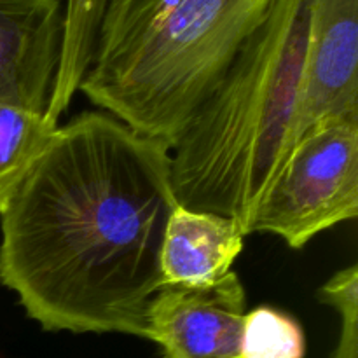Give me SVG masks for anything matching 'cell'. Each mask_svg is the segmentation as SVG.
Listing matches in <instances>:
<instances>
[{
	"label": "cell",
	"mask_w": 358,
	"mask_h": 358,
	"mask_svg": "<svg viewBox=\"0 0 358 358\" xmlns=\"http://www.w3.org/2000/svg\"><path fill=\"white\" fill-rule=\"evenodd\" d=\"M306 338L297 320L269 306L245 313L240 358H304Z\"/></svg>",
	"instance_id": "8fae6325"
},
{
	"label": "cell",
	"mask_w": 358,
	"mask_h": 358,
	"mask_svg": "<svg viewBox=\"0 0 358 358\" xmlns=\"http://www.w3.org/2000/svg\"><path fill=\"white\" fill-rule=\"evenodd\" d=\"M358 215V115L329 119L290 149L259 203L250 234L282 238L292 250Z\"/></svg>",
	"instance_id": "277c9868"
},
{
	"label": "cell",
	"mask_w": 358,
	"mask_h": 358,
	"mask_svg": "<svg viewBox=\"0 0 358 358\" xmlns=\"http://www.w3.org/2000/svg\"><path fill=\"white\" fill-rule=\"evenodd\" d=\"M311 0H273L171 147L178 205L231 217L250 236L296 142Z\"/></svg>",
	"instance_id": "7a4b0ae2"
},
{
	"label": "cell",
	"mask_w": 358,
	"mask_h": 358,
	"mask_svg": "<svg viewBox=\"0 0 358 358\" xmlns=\"http://www.w3.org/2000/svg\"><path fill=\"white\" fill-rule=\"evenodd\" d=\"M245 233L231 217L175 206L161 250L164 287H210L233 271Z\"/></svg>",
	"instance_id": "ba28073f"
},
{
	"label": "cell",
	"mask_w": 358,
	"mask_h": 358,
	"mask_svg": "<svg viewBox=\"0 0 358 358\" xmlns=\"http://www.w3.org/2000/svg\"><path fill=\"white\" fill-rule=\"evenodd\" d=\"M62 0H0V101L45 114L62 55Z\"/></svg>",
	"instance_id": "52a82bcc"
},
{
	"label": "cell",
	"mask_w": 358,
	"mask_h": 358,
	"mask_svg": "<svg viewBox=\"0 0 358 358\" xmlns=\"http://www.w3.org/2000/svg\"><path fill=\"white\" fill-rule=\"evenodd\" d=\"M107 0H66L63 6V38L58 72L45 121L58 126L59 117L70 107L93 62L98 31Z\"/></svg>",
	"instance_id": "9c48e42d"
},
{
	"label": "cell",
	"mask_w": 358,
	"mask_h": 358,
	"mask_svg": "<svg viewBox=\"0 0 358 358\" xmlns=\"http://www.w3.org/2000/svg\"><path fill=\"white\" fill-rule=\"evenodd\" d=\"M56 128L44 114L0 101V208Z\"/></svg>",
	"instance_id": "30bf717a"
},
{
	"label": "cell",
	"mask_w": 358,
	"mask_h": 358,
	"mask_svg": "<svg viewBox=\"0 0 358 358\" xmlns=\"http://www.w3.org/2000/svg\"><path fill=\"white\" fill-rule=\"evenodd\" d=\"M247 296L236 271L210 287H163L147 313V336L164 358H240Z\"/></svg>",
	"instance_id": "5b68a950"
},
{
	"label": "cell",
	"mask_w": 358,
	"mask_h": 358,
	"mask_svg": "<svg viewBox=\"0 0 358 358\" xmlns=\"http://www.w3.org/2000/svg\"><path fill=\"white\" fill-rule=\"evenodd\" d=\"M177 205L164 143L83 112L0 208V283L48 332L145 338Z\"/></svg>",
	"instance_id": "6da1fadb"
},
{
	"label": "cell",
	"mask_w": 358,
	"mask_h": 358,
	"mask_svg": "<svg viewBox=\"0 0 358 358\" xmlns=\"http://www.w3.org/2000/svg\"><path fill=\"white\" fill-rule=\"evenodd\" d=\"M346 115H358V0H311L296 140Z\"/></svg>",
	"instance_id": "8992f818"
},
{
	"label": "cell",
	"mask_w": 358,
	"mask_h": 358,
	"mask_svg": "<svg viewBox=\"0 0 358 358\" xmlns=\"http://www.w3.org/2000/svg\"><path fill=\"white\" fill-rule=\"evenodd\" d=\"M273 0H107L79 91L168 149Z\"/></svg>",
	"instance_id": "3957f363"
}]
</instances>
